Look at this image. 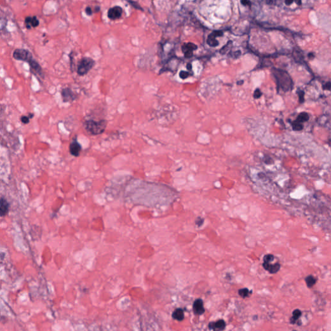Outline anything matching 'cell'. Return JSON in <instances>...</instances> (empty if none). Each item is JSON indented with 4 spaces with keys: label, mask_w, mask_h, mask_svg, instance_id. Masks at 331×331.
<instances>
[{
    "label": "cell",
    "mask_w": 331,
    "mask_h": 331,
    "mask_svg": "<svg viewBox=\"0 0 331 331\" xmlns=\"http://www.w3.org/2000/svg\"><path fill=\"white\" fill-rule=\"evenodd\" d=\"M83 125L86 131L89 135H98L102 133L105 131L107 126V121L104 120H99V121L89 120L84 122Z\"/></svg>",
    "instance_id": "cell-2"
},
{
    "label": "cell",
    "mask_w": 331,
    "mask_h": 331,
    "mask_svg": "<svg viewBox=\"0 0 331 331\" xmlns=\"http://www.w3.org/2000/svg\"><path fill=\"white\" fill-rule=\"evenodd\" d=\"M305 281L307 287L312 288L315 285L316 282H317V278H316L312 275H309L305 278Z\"/></svg>",
    "instance_id": "cell-17"
},
{
    "label": "cell",
    "mask_w": 331,
    "mask_h": 331,
    "mask_svg": "<svg viewBox=\"0 0 331 331\" xmlns=\"http://www.w3.org/2000/svg\"><path fill=\"white\" fill-rule=\"evenodd\" d=\"M241 54V53L240 51H237L234 53V56L235 58H238V57L240 56Z\"/></svg>",
    "instance_id": "cell-33"
},
{
    "label": "cell",
    "mask_w": 331,
    "mask_h": 331,
    "mask_svg": "<svg viewBox=\"0 0 331 331\" xmlns=\"http://www.w3.org/2000/svg\"><path fill=\"white\" fill-rule=\"evenodd\" d=\"M20 120H21L23 124H27L29 123L30 121V119L28 116H22Z\"/></svg>",
    "instance_id": "cell-24"
},
{
    "label": "cell",
    "mask_w": 331,
    "mask_h": 331,
    "mask_svg": "<svg viewBox=\"0 0 331 331\" xmlns=\"http://www.w3.org/2000/svg\"><path fill=\"white\" fill-rule=\"evenodd\" d=\"M292 126L293 130L296 131H300L303 129V126L302 125V124L296 120L292 123Z\"/></svg>",
    "instance_id": "cell-21"
},
{
    "label": "cell",
    "mask_w": 331,
    "mask_h": 331,
    "mask_svg": "<svg viewBox=\"0 0 331 331\" xmlns=\"http://www.w3.org/2000/svg\"><path fill=\"white\" fill-rule=\"evenodd\" d=\"M314 56H315L314 54V53H309V54H308V57H309V58L310 59V60L313 59L314 58Z\"/></svg>",
    "instance_id": "cell-34"
},
{
    "label": "cell",
    "mask_w": 331,
    "mask_h": 331,
    "mask_svg": "<svg viewBox=\"0 0 331 331\" xmlns=\"http://www.w3.org/2000/svg\"><path fill=\"white\" fill-rule=\"evenodd\" d=\"M172 317L177 321H183L185 318V313L182 309H177L172 314Z\"/></svg>",
    "instance_id": "cell-16"
},
{
    "label": "cell",
    "mask_w": 331,
    "mask_h": 331,
    "mask_svg": "<svg viewBox=\"0 0 331 331\" xmlns=\"http://www.w3.org/2000/svg\"><path fill=\"white\" fill-rule=\"evenodd\" d=\"M261 95H262V93H261L260 89H255V91H254V99H259V98H260Z\"/></svg>",
    "instance_id": "cell-25"
},
{
    "label": "cell",
    "mask_w": 331,
    "mask_h": 331,
    "mask_svg": "<svg viewBox=\"0 0 331 331\" xmlns=\"http://www.w3.org/2000/svg\"><path fill=\"white\" fill-rule=\"evenodd\" d=\"M185 54V56L187 58H191L193 56V51H186L185 53H184Z\"/></svg>",
    "instance_id": "cell-28"
},
{
    "label": "cell",
    "mask_w": 331,
    "mask_h": 331,
    "mask_svg": "<svg viewBox=\"0 0 331 331\" xmlns=\"http://www.w3.org/2000/svg\"><path fill=\"white\" fill-rule=\"evenodd\" d=\"M85 12H86V13H87V14H88V15H91V14H92V11H91V8H89V7L86 8Z\"/></svg>",
    "instance_id": "cell-32"
},
{
    "label": "cell",
    "mask_w": 331,
    "mask_h": 331,
    "mask_svg": "<svg viewBox=\"0 0 331 331\" xmlns=\"http://www.w3.org/2000/svg\"><path fill=\"white\" fill-rule=\"evenodd\" d=\"M12 56L15 60L28 63L33 59V54L30 51L25 49H16L14 51Z\"/></svg>",
    "instance_id": "cell-4"
},
{
    "label": "cell",
    "mask_w": 331,
    "mask_h": 331,
    "mask_svg": "<svg viewBox=\"0 0 331 331\" xmlns=\"http://www.w3.org/2000/svg\"><path fill=\"white\" fill-rule=\"evenodd\" d=\"M94 65V61L90 58H82L78 65L77 73L80 76H83L90 71Z\"/></svg>",
    "instance_id": "cell-3"
},
{
    "label": "cell",
    "mask_w": 331,
    "mask_h": 331,
    "mask_svg": "<svg viewBox=\"0 0 331 331\" xmlns=\"http://www.w3.org/2000/svg\"><path fill=\"white\" fill-rule=\"evenodd\" d=\"M226 327V324L224 319H219L216 321L210 322L208 324V329L212 330H223Z\"/></svg>",
    "instance_id": "cell-8"
},
{
    "label": "cell",
    "mask_w": 331,
    "mask_h": 331,
    "mask_svg": "<svg viewBox=\"0 0 331 331\" xmlns=\"http://www.w3.org/2000/svg\"><path fill=\"white\" fill-rule=\"evenodd\" d=\"M243 83H244L243 80H240V81H238V82H237V84L239 85H241L242 84H243Z\"/></svg>",
    "instance_id": "cell-37"
},
{
    "label": "cell",
    "mask_w": 331,
    "mask_h": 331,
    "mask_svg": "<svg viewBox=\"0 0 331 331\" xmlns=\"http://www.w3.org/2000/svg\"><path fill=\"white\" fill-rule=\"evenodd\" d=\"M241 3L242 4L243 6H249L250 7L252 5L251 1L250 0H241Z\"/></svg>",
    "instance_id": "cell-26"
},
{
    "label": "cell",
    "mask_w": 331,
    "mask_h": 331,
    "mask_svg": "<svg viewBox=\"0 0 331 331\" xmlns=\"http://www.w3.org/2000/svg\"><path fill=\"white\" fill-rule=\"evenodd\" d=\"M122 9L120 7H114L108 10V17L111 19H117L120 18L122 16Z\"/></svg>",
    "instance_id": "cell-11"
},
{
    "label": "cell",
    "mask_w": 331,
    "mask_h": 331,
    "mask_svg": "<svg viewBox=\"0 0 331 331\" xmlns=\"http://www.w3.org/2000/svg\"><path fill=\"white\" fill-rule=\"evenodd\" d=\"M309 120V114L306 113V112H303V113H301L300 114H299V115L298 116V118H297V120H296V121H298L300 123H302V122H307Z\"/></svg>",
    "instance_id": "cell-20"
},
{
    "label": "cell",
    "mask_w": 331,
    "mask_h": 331,
    "mask_svg": "<svg viewBox=\"0 0 331 331\" xmlns=\"http://www.w3.org/2000/svg\"><path fill=\"white\" fill-rule=\"evenodd\" d=\"M232 45V42L229 41L224 46L223 48L221 49L220 53L221 54H225L227 52H228V51L230 49V47H231Z\"/></svg>",
    "instance_id": "cell-22"
},
{
    "label": "cell",
    "mask_w": 331,
    "mask_h": 331,
    "mask_svg": "<svg viewBox=\"0 0 331 331\" xmlns=\"http://www.w3.org/2000/svg\"><path fill=\"white\" fill-rule=\"evenodd\" d=\"M304 92L301 91L299 93H298V95H299V101L300 103H303L304 102Z\"/></svg>",
    "instance_id": "cell-27"
},
{
    "label": "cell",
    "mask_w": 331,
    "mask_h": 331,
    "mask_svg": "<svg viewBox=\"0 0 331 331\" xmlns=\"http://www.w3.org/2000/svg\"><path fill=\"white\" fill-rule=\"evenodd\" d=\"M189 74L188 72H186L185 71H180V73H179V76H180V78H182V79L187 78L189 76Z\"/></svg>",
    "instance_id": "cell-23"
},
{
    "label": "cell",
    "mask_w": 331,
    "mask_h": 331,
    "mask_svg": "<svg viewBox=\"0 0 331 331\" xmlns=\"http://www.w3.org/2000/svg\"><path fill=\"white\" fill-rule=\"evenodd\" d=\"M62 96L63 101L64 102L73 101L75 99V95L69 88H65L62 89Z\"/></svg>",
    "instance_id": "cell-12"
},
{
    "label": "cell",
    "mask_w": 331,
    "mask_h": 331,
    "mask_svg": "<svg viewBox=\"0 0 331 331\" xmlns=\"http://www.w3.org/2000/svg\"><path fill=\"white\" fill-rule=\"evenodd\" d=\"M323 89H324V90L330 91V82H327L326 84H325L323 86Z\"/></svg>",
    "instance_id": "cell-30"
},
{
    "label": "cell",
    "mask_w": 331,
    "mask_h": 331,
    "mask_svg": "<svg viewBox=\"0 0 331 331\" xmlns=\"http://www.w3.org/2000/svg\"><path fill=\"white\" fill-rule=\"evenodd\" d=\"M28 64H29L31 71H32L33 73L37 74V75L40 76V77H44V73H43L42 68L38 64V62L36 61L34 59H33Z\"/></svg>",
    "instance_id": "cell-7"
},
{
    "label": "cell",
    "mask_w": 331,
    "mask_h": 331,
    "mask_svg": "<svg viewBox=\"0 0 331 331\" xmlns=\"http://www.w3.org/2000/svg\"><path fill=\"white\" fill-rule=\"evenodd\" d=\"M197 49V46L193 44V43H187V44H184L182 47V51L183 53H185L186 51H194L196 50Z\"/></svg>",
    "instance_id": "cell-18"
},
{
    "label": "cell",
    "mask_w": 331,
    "mask_h": 331,
    "mask_svg": "<svg viewBox=\"0 0 331 331\" xmlns=\"http://www.w3.org/2000/svg\"><path fill=\"white\" fill-rule=\"evenodd\" d=\"M294 0H285V3L287 5H290L293 3Z\"/></svg>",
    "instance_id": "cell-31"
},
{
    "label": "cell",
    "mask_w": 331,
    "mask_h": 331,
    "mask_svg": "<svg viewBox=\"0 0 331 331\" xmlns=\"http://www.w3.org/2000/svg\"><path fill=\"white\" fill-rule=\"evenodd\" d=\"M216 38L217 36L215 35V33L214 32L212 33L208 36V38H207L206 40L207 44L210 45V47H217V45H219V42L216 40Z\"/></svg>",
    "instance_id": "cell-14"
},
{
    "label": "cell",
    "mask_w": 331,
    "mask_h": 331,
    "mask_svg": "<svg viewBox=\"0 0 331 331\" xmlns=\"http://www.w3.org/2000/svg\"><path fill=\"white\" fill-rule=\"evenodd\" d=\"M252 291L247 289V288H243V289H241L238 290V294L241 298H248L250 295L252 294Z\"/></svg>",
    "instance_id": "cell-19"
},
{
    "label": "cell",
    "mask_w": 331,
    "mask_h": 331,
    "mask_svg": "<svg viewBox=\"0 0 331 331\" xmlns=\"http://www.w3.org/2000/svg\"><path fill=\"white\" fill-rule=\"evenodd\" d=\"M9 210V204L4 198L0 197V216H5Z\"/></svg>",
    "instance_id": "cell-13"
},
{
    "label": "cell",
    "mask_w": 331,
    "mask_h": 331,
    "mask_svg": "<svg viewBox=\"0 0 331 331\" xmlns=\"http://www.w3.org/2000/svg\"><path fill=\"white\" fill-rule=\"evenodd\" d=\"M40 25V21L36 16H27L25 18V26L27 30H31L32 28H36Z\"/></svg>",
    "instance_id": "cell-5"
},
{
    "label": "cell",
    "mask_w": 331,
    "mask_h": 331,
    "mask_svg": "<svg viewBox=\"0 0 331 331\" xmlns=\"http://www.w3.org/2000/svg\"><path fill=\"white\" fill-rule=\"evenodd\" d=\"M204 219L201 217H198L196 220V224H197L198 226H201L203 224Z\"/></svg>",
    "instance_id": "cell-29"
},
{
    "label": "cell",
    "mask_w": 331,
    "mask_h": 331,
    "mask_svg": "<svg viewBox=\"0 0 331 331\" xmlns=\"http://www.w3.org/2000/svg\"><path fill=\"white\" fill-rule=\"evenodd\" d=\"M272 73L277 81L278 87L285 92L290 91L292 87V81L289 74L286 71L273 69Z\"/></svg>",
    "instance_id": "cell-1"
},
{
    "label": "cell",
    "mask_w": 331,
    "mask_h": 331,
    "mask_svg": "<svg viewBox=\"0 0 331 331\" xmlns=\"http://www.w3.org/2000/svg\"><path fill=\"white\" fill-rule=\"evenodd\" d=\"M272 262H270V263L263 262V266L266 271L270 274H276L280 271L281 269V264L279 262H276L274 264H272Z\"/></svg>",
    "instance_id": "cell-6"
},
{
    "label": "cell",
    "mask_w": 331,
    "mask_h": 331,
    "mask_svg": "<svg viewBox=\"0 0 331 331\" xmlns=\"http://www.w3.org/2000/svg\"><path fill=\"white\" fill-rule=\"evenodd\" d=\"M301 314L302 312L299 309L294 310V311L292 312V316L290 318V323L292 325L298 323V322L299 321V319L300 318Z\"/></svg>",
    "instance_id": "cell-15"
},
{
    "label": "cell",
    "mask_w": 331,
    "mask_h": 331,
    "mask_svg": "<svg viewBox=\"0 0 331 331\" xmlns=\"http://www.w3.org/2000/svg\"><path fill=\"white\" fill-rule=\"evenodd\" d=\"M81 146L78 142L76 139H74L69 146V151L72 155L74 157H78L81 151Z\"/></svg>",
    "instance_id": "cell-10"
},
{
    "label": "cell",
    "mask_w": 331,
    "mask_h": 331,
    "mask_svg": "<svg viewBox=\"0 0 331 331\" xmlns=\"http://www.w3.org/2000/svg\"><path fill=\"white\" fill-rule=\"evenodd\" d=\"M187 69H188V70H192V66L191 64H188L187 65Z\"/></svg>",
    "instance_id": "cell-36"
},
{
    "label": "cell",
    "mask_w": 331,
    "mask_h": 331,
    "mask_svg": "<svg viewBox=\"0 0 331 331\" xmlns=\"http://www.w3.org/2000/svg\"><path fill=\"white\" fill-rule=\"evenodd\" d=\"M294 1L296 2V3L298 5H301V4H302L301 0H294Z\"/></svg>",
    "instance_id": "cell-35"
},
{
    "label": "cell",
    "mask_w": 331,
    "mask_h": 331,
    "mask_svg": "<svg viewBox=\"0 0 331 331\" xmlns=\"http://www.w3.org/2000/svg\"><path fill=\"white\" fill-rule=\"evenodd\" d=\"M193 310H194L195 314L196 315H202L205 312V309L204 307L203 299H197L194 301V305H193Z\"/></svg>",
    "instance_id": "cell-9"
}]
</instances>
